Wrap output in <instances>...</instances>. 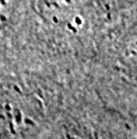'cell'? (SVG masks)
I'll list each match as a JSON object with an SVG mask.
<instances>
[{
    "label": "cell",
    "mask_w": 137,
    "mask_h": 139,
    "mask_svg": "<svg viewBox=\"0 0 137 139\" xmlns=\"http://www.w3.org/2000/svg\"><path fill=\"white\" fill-rule=\"evenodd\" d=\"M64 139H74V138H64Z\"/></svg>",
    "instance_id": "obj_1"
}]
</instances>
